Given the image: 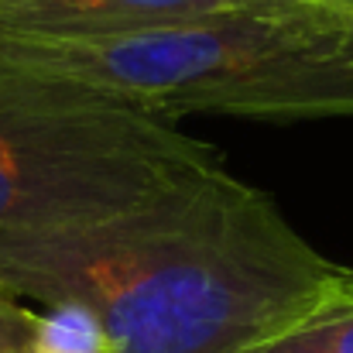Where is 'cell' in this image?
I'll return each instance as SVG.
<instances>
[{
    "label": "cell",
    "mask_w": 353,
    "mask_h": 353,
    "mask_svg": "<svg viewBox=\"0 0 353 353\" xmlns=\"http://www.w3.org/2000/svg\"><path fill=\"white\" fill-rule=\"evenodd\" d=\"M223 165L161 114L0 72V234L93 227Z\"/></svg>",
    "instance_id": "obj_3"
},
{
    "label": "cell",
    "mask_w": 353,
    "mask_h": 353,
    "mask_svg": "<svg viewBox=\"0 0 353 353\" xmlns=\"http://www.w3.org/2000/svg\"><path fill=\"white\" fill-rule=\"evenodd\" d=\"M0 72L100 93L161 117H353V65L323 52L305 3L213 10L100 38L0 34Z\"/></svg>",
    "instance_id": "obj_2"
},
{
    "label": "cell",
    "mask_w": 353,
    "mask_h": 353,
    "mask_svg": "<svg viewBox=\"0 0 353 353\" xmlns=\"http://www.w3.org/2000/svg\"><path fill=\"white\" fill-rule=\"evenodd\" d=\"M316 7L323 10V21H326V52L347 59L353 65V7H347V10H330L319 0H316Z\"/></svg>",
    "instance_id": "obj_8"
},
{
    "label": "cell",
    "mask_w": 353,
    "mask_h": 353,
    "mask_svg": "<svg viewBox=\"0 0 353 353\" xmlns=\"http://www.w3.org/2000/svg\"><path fill=\"white\" fill-rule=\"evenodd\" d=\"M340 299L353 305V268H340Z\"/></svg>",
    "instance_id": "obj_10"
},
{
    "label": "cell",
    "mask_w": 353,
    "mask_h": 353,
    "mask_svg": "<svg viewBox=\"0 0 353 353\" xmlns=\"http://www.w3.org/2000/svg\"><path fill=\"white\" fill-rule=\"evenodd\" d=\"M0 278L90 309L114 353H254L340 302V264L227 165L93 227L0 234Z\"/></svg>",
    "instance_id": "obj_1"
},
{
    "label": "cell",
    "mask_w": 353,
    "mask_h": 353,
    "mask_svg": "<svg viewBox=\"0 0 353 353\" xmlns=\"http://www.w3.org/2000/svg\"><path fill=\"white\" fill-rule=\"evenodd\" d=\"M305 0H220V10H285Z\"/></svg>",
    "instance_id": "obj_9"
},
{
    "label": "cell",
    "mask_w": 353,
    "mask_h": 353,
    "mask_svg": "<svg viewBox=\"0 0 353 353\" xmlns=\"http://www.w3.org/2000/svg\"><path fill=\"white\" fill-rule=\"evenodd\" d=\"M38 312L24 305V299L0 278V353H34Z\"/></svg>",
    "instance_id": "obj_7"
},
{
    "label": "cell",
    "mask_w": 353,
    "mask_h": 353,
    "mask_svg": "<svg viewBox=\"0 0 353 353\" xmlns=\"http://www.w3.org/2000/svg\"><path fill=\"white\" fill-rule=\"evenodd\" d=\"M34 353H114V343L90 309L76 302H55L48 312H38Z\"/></svg>",
    "instance_id": "obj_5"
},
{
    "label": "cell",
    "mask_w": 353,
    "mask_h": 353,
    "mask_svg": "<svg viewBox=\"0 0 353 353\" xmlns=\"http://www.w3.org/2000/svg\"><path fill=\"white\" fill-rule=\"evenodd\" d=\"M220 10V0H0V34L100 38Z\"/></svg>",
    "instance_id": "obj_4"
},
{
    "label": "cell",
    "mask_w": 353,
    "mask_h": 353,
    "mask_svg": "<svg viewBox=\"0 0 353 353\" xmlns=\"http://www.w3.org/2000/svg\"><path fill=\"white\" fill-rule=\"evenodd\" d=\"M254 353H353V305L340 299L295 330L261 343Z\"/></svg>",
    "instance_id": "obj_6"
}]
</instances>
